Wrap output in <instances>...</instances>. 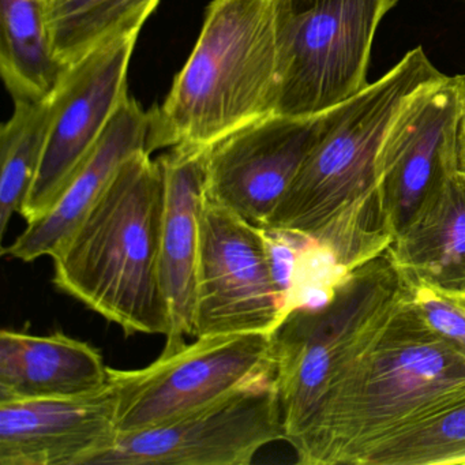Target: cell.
Wrapping results in <instances>:
<instances>
[{
  "label": "cell",
  "instance_id": "obj_1",
  "mask_svg": "<svg viewBox=\"0 0 465 465\" xmlns=\"http://www.w3.org/2000/svg\"><path fill=\"white\" fill-rule=\"evenodd\" d=\"M163 211L160 160L137 152L51 257L54 284L127 336H167L170 312L160 280Z\"/></svg>",
  "mask_w": 465,
  "mask_h": 465
},
{
  "label": "cell",
  "instance_id": "obj_2",
  "mask_svg": "<svg viewBox=\"0 0 465 465\" xmlns=\"http://www.w3.org/2000/svg\"><path fill=\"white\" fill-rule=\"evenodd\" d=\"M464 389V356L427 325L411 296L296 443L298 462L359 465L381 440Z\"/></svg>",
  "mask_w": 465,
  "mask_h": 465
},
{
  "label": "cell",
  "instance_id": "obj_3",
  "mask_svg": "<svg viewBox=\"0 0 465 465\" xmlns=\"http://www.w3.org/2000/svg\"><path fill=\"white\" fill-rule=\"evenodd\" d=\"M276 97L273 0H212L189 61L151 113L149 152L208 148L273 115Z\"/></svg>",
  "mask_w": 465,
  "mask_h": 465
},
{
  "label": "cell",
  "instance_id": "obj_4",
  "mask_svg": "<svg viewBox=\"0 0 465 465\" xmlns=\"http://www.w3.org/2000/svg\"><path fill=\"white\" fill-rule=\"evenodd\" d=\"M412 291L386 249L351 271L326 306L295 309L274 331V385L292 449Z\"/></svg>",
  "mask_w": 465,
  "mask_h": 465
},
{
  "label": "cell",
  "instance_id": "obj_5",
  "mask_svg": "<svg viewBox=\"0 0 465 465\" xmlns=\"http://www.w3.org/2000/svg\"><path fill=\"white\" fill-rule=\"evenodd\" d=\"M442 75L416 47L377 83L333 108L265 228L315 236L377 189L378 154L394 119L413 94Z\"/></svg>",
  "mask_w": 465,
  "mask_h": 465
},
{
  "label": "cell",
  "instance_id": "obj_6",
  "mask_svg": "<svg viewBox=\"0 0 465 465\" xmlns=\"http://www.w3.org/2000/svg\"><path fill=\"white\" fill-rule=\"evenodd\" d=\"M399 0H273L277 97L273 115L312 118L369 86L370 54Z\"/></svg>",
  "mask_w": 465,
  "mask_h": 465
},
{
  "label": "cell",
  "instance_id": "obj_7",
  "mask_svg": "<svg viewBox=\"0 0 465 465\" xmlns=\"http://www.w3.org/2000/svg\"><path fill=\"white\" fill-rule=\"evenodd\" d=\"M273 334L195 337L143 369H111L119 434L167 423L228 394L273 382Z\"/></svg>",
  "mask_w": 465,
  "mask_h": 465
},
{
  "label": "cell",
  "instance_id": "obj_8",
  "mask_svg": "<svg viewBox=\"0 0 465 465\" xmlns=\"http://www.w3.org/2000/svg\"><path fill=\"white\" fill-rule=\"evenodd\" d=\"M287 317L262 228L214 203L205 193L193 337L273 334Z\"/></svg>",
  "mask_w": 465,
  "mask_h": 465
},
{
  "label": "cell",
  "instance_id": "obj_9",
  "mask_svg": "<svg viewBox=\"0 0 465 465\" xmlns=\"http://www.w3.org/2000/svg\"><path fill=\"white\" fill-rule=\"evenodd\" d=\"M277 440H285L273 381L167 423L119 434L89 465H249Z\"/></svg>",
  "mask_w": 465,
  "mask_h": 465
},
{
  "label": "cell",
  "instance_id": "obj_10",
  "mask_svg": "<svg viewBox=\"0 0 465 465\" xmlns=\"http://www.w3.org/2000/svg\"><path fill=\"white\" fill-rule=\"evenodd\" d=\"M465 75L443 74L410 97L378 154L377 189L394 238L459 171Z\"/></svg>",
  "mask_w": 465,
  "mask_h": 465
},
{
  "label": "cell",
  "instance_id": "obj_11",
  "mask_svg": "<svg viewBox=\"0 0 465 465\" xmlns=\"http://www.w3.org/2000/svg\"><path fill=\"white\" fill-rule=\"evenodd\" d=\"M138 35L103 43L69 66L62 77L53 94L45 156L20 211L26 224L53 208L129 94L127 72Z\"/></svg>",
  "mask_w": 465,
  "mask_h": 465
},
{
  "label": "cell",
  "instance_id": "obj_12",
  "mask_svg": "<svg viewBox=\"0 0 465 465\" xmlns=\"http://www.w3.org/2000/svg\"><path fill=\"white\" fill-rule=\"evenodd\" d=\"M331 113L312 118L269 115L208 146L206 195L265 228L325 132Z\"/></svg>",
  "mask_w": 465,
  "mask_h": 465
},
{
  "label": "cell",
  "instance_id": "obj_13",
  "mask_svg": "<svg viewBox=\"0 0 465 465\" xmlns=\"http://www.w3.org/2000/svg\"><path fill=\"white\" fill-rule=\"evenodd\" d=\"M116 413L113 381L84 396L4 400L0 464L89 465L115 443Z\"/></svg>",
  "mask_w": 465,
  "mask_h": 465
},
{
  "label": "cell",
  "instance_id": "obj_14",
  "mask_svg": "<svg viewBox=\"0 0 465 465\" xmlns=\"http://www.w3.org/2000/svg\"><path fill=\"white\" fill-rule=\"evenodd\" d=\"M206 149L176 146L159 159L164 175L160 280L170 312L165 350L179 347L193 336Z\"/></svg>",
  "mask_w": 465,
  "mask_h": 465
},
{
  "label": "cell",
  "instance_id": "obj_15",
  "mask_svg": "<svg viewBox=\"0 0 465 465\" xmlns=\"http://www.w3.org/2000/svg\"><path fill=\"white\" fill-rule=\"evenodd\" d=\"M151 124V113L127 94L53 208L26 225L2 254L23 262L53 257L110 186L121 165L137 152H149Z\"/></svg>",
  "mask_w": 465,
  "mask_h": 465
},
{
  "label": "cell",
  "instance_id": "obj_16",
  "mask_svg": "<svg viewBox=\"0 0 465 465\" xmlns=\"http://www.w3.org/2000/svg\"><path fill=\"white\" fill-rule=\"evenodd\" d=\"M102 352L66 334L0 331V401L74 397L110 383Z\"/></svg>",
  "mask_w": 465,
  "mask_h": 465
},
{
  "label": "cell",
  "instance_id": "obj_17",
  "mask_svg": "<svg viewBox=\"0 0 465 465\" xmlns=\"http://www.w3.org/2000/svg\"><path fill=\"white\" fill-rule=\"evenodd\" d=\"M413 284L465 295V175L457 171L389 247Z\"/></svg>",
  "mask_w": 465,
  "mask_h": 465
},
{
  "label": "cell",
  "instance_id": "obj_18",
  "mask_svg": "<svg viewBox=\"0 0 465 465\" xmlns=\"http://www.w3.org/2000/svg\"><path fill=\"white\" fill-rule=\"evenodd\" d=\"M0 70L15 102L53 96L69 67L51 43L47 0H0Z\"/></svg>",
  "mask_w": 465,
  "mask_h": 465
},
{
  "label": "cell",
  "instance_id": "obj_19",
  "mask_svg": "<svg viewBox=\"0 0 465 465\" xmlns=\"http://www.w3.org/2000/svg\"><path fill=\"white\" fill-rule=\"evenodd\" d=\"M160 0H47L51 43L64 66L103 43L140 34Z\"/></svg>",
  "mask_w": 465,
  "mask_h": 465
},
{
  "label": "cell",
  "instance_id": "obj_20",
  "mask_svg": "<svg viewBox=\"0 0 465 465\" xmlns=\"http://www.w3.org/2000/svg\"><path fill=\"white\" fill-rule=\"evenodd\" d=\"M53 96L15 102V114L0 132V235L20 213L39 173L53 119Z\"/></svg>",
  "mask_w": 465,
  "mask_h": 465
},
{
  "label": "cell",
  "instance_id": "obj_21",
  "mask_svg": "<svg viewBox=\"0 0 465 465\" xmlns=\"http://www.w3.org/2000/svg\"><path fill=\"white\" fill-rule=\"evenodd\" d=\"M465 464V389L370 449L359 465Z\"/></svg>",
  "mask_w": 465,
  "mask_h": 465
},
{
  "label": "cell",
  "instance_id": "obj_22",
  "mask_svg": "<svg viewBox=\"0 0 465 465\" xmlns=\"http://www.w3.org/2000/svg\"><path fill=\"white\" fill-rule=\"evenodd\" d=\"M412 303L427 325L465 358V295L413 284Z\"/></svg>",
  "mask_w": 465,
  "mask_h": 465
},
{
  "label": "cell",
  "instance_id": "obj_23",
  "mask_svg": "<svg viewBox=\"0 0 465 465\" xmlns=\"http://www.w3.org/2000/svg\"><path fill=\"white\" fill-rule=\"evenodd\" d=\"M459 171L465 175V114L464 118H462L461 130H460Z\"/></svg>",
  "mask_w": 465,
  "mask_h": 465
}]
</instances>
